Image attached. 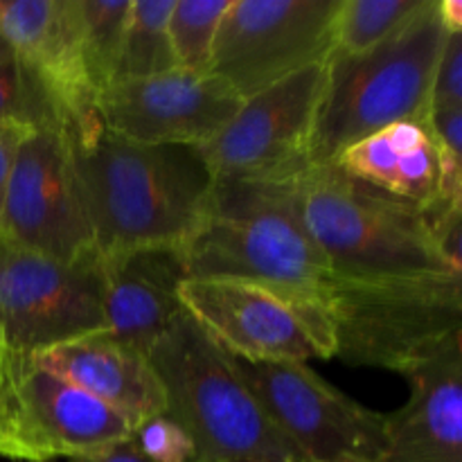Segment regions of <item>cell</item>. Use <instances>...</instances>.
<instances>
[{
    "label": "cell",
    "instance_id": "ffe728a7",
    "mask_svg": "<svg viewBox=\"0 0 462 462\" xmlns=\"http://www.w3.org/2000/svg\"><path fill=\"white\" fill-rule=\"evenodd\" d=\"M75 117L57 86L32 63L14 57L0 66V122L27 129H66Z\"/></svg>",
    "mask_w": 462,
    "mask_h": 462
},
{
    "label": "cell",
    "instance_id": "9a60e30c",
    "mask_svg": "<svg viewBox=\"0 0 462 462\" xmlns=\"http://www.w3.org/2000/svg\"><path fill=\"white\" fill-rule=\"evenodd\" d=\"M346 174L420 208L429 224L462 210V158L445 152L429 120H402L338 153Z\"/></svg>",
    "mask_w": 462,
    "mask_h": 462
},
{
    "label": "cell",
    "instance_id": "ac0fdd59",
    "mask_svg": "<svg viewBox=\"0 0 462 462\" xmlns=\"http://www.w3.org/2000/svg\"><path fill=\"white\" fill-rule=\"evenodd\" d=\"M30 361L97 397L131 427L165 413V393L147 355L106 332L68 341Z\"/></svg>",
    "mask_w": 462,
    "mask_h": 462
},
{
    "label": "cell",
    "instance_id": "30bf717a",
    "mask_svg": "<svg viewBox=\"0 0 462 462\" xmlns=\"http://www.w3.org/2000/svg\"><path fill=\"white\" fill-rule=\"evenodd\" d=\"M183 310L228 355L246 361L332 359L328 307L298 305L260 284L226 278H185Z\"/></svg>",
    "mask_w": 462,
    "mask_h": 462
},
{
    "label": "cell",
    "instance_id": "ba28073f",
    "mask_svg": "<svg viewBox=\"0 0 462 462\" xmlns=\"http://www.w3.org/2000/svg\"><path fill=\"white\" fill-rule=\"evenodd\" d=\"M228 361L302 462L379 460L386 415L361 406L307 364L246 361L233 355Z\"/></svg>",
    "mask_w": 462,
    "mask_h": 462
},
{
    "label": "cell",
    "instance_id": "6da1fadb",
    "mask_svg": "<svg viewBox=\"0 0 462 462\" xmlns=\"http://www.w3.org/2000/svg\"><path fill=\"white\" fill-rule=\"evenodd\" d=\"M63 131L97 253L183 246L201 226L215 189L201 149L120 138L104 129L95 111Z\"/></svg>",
    "mask_w": 462,
    "mask_h": 462
},
{
    "label": "cell",
    "instance_id": "4fadbf2b",
    "mask_svg": "<svg viewBox=\"0 0 462 462\" xmlns=\"http://www.w3.org/2000/svg\"><path fill=\"white\" fill-rule=\"evenodd\" d=\"M131 427L120 413L41 370L32 361H16L12 370L7 424L0 456L18 462H54L99 454L129 440Z\"/></svg>",
    "mask_w": 462,
    "mask_h": 462
},
{
    "label": "cell",
    "instance_id": "d6986e66",
    "mask_svg": "<svg viewBox=\"0 0 462 462\" xmlns=\"http://www.w3.org/2000/svg\"><path fill=\"white\" fill-rule=\"evenodd\" d=\"M131 0H72L77 66L97 97L117 75Z\"/></svg>",
    "mask_w": 462,
    "mask_h": 462
},
{
    "label": "cell",
    "instance_id": "7a4b0ae2",
    "mask_svg": "<svg viewBox=\"0 0 462 462\" xmlns=\"http://www.w3.org/2000/svg\"><path fill=\"white\" fill-rule=\"evenodd\" d=\"M188 278L260 284L328 307V260L298 219L293 180H215L201 226L180 246Z\"/></svg>",
    "mask_w": 462,
    "mask_h": 462
},
{
    "label": "cell",
    "instance_id": "d4e9b609",
    "mask_svg": "<svg viewBox=\"0 0 462 462\" xmlns=\"http://www.w3.org/2000/svg\"><path fill=\"white\" fill-rule=\"evenodd\" d=\"M462 106V32L447 34L431 84L429 111Z\"/></svg>",
    "mask_w": 462,
    "mask_h": 462
},
{
    "label": "cell",
    "instance_id": "484cf974",
    "mask_svg": "<svg viewBox=\"0 0 462 462\" xmlns=\"http://www.w3.org/2000/svg\"><path fill=\"white\" fill-rule=\"evenodd\" d=\"M30 131L32 129L16 125V122H0V217H3L5 192H7L14 158H16V152L18 147H21L23 138H25Z\"/></svg>",
    "mask_w": 462,
    "mask_h": 462
},
{
    "label": "cell",
    "instance_id": "83f0119b",
    "mask_svg": "<svg viewBox=\"0 0 462 462\" xmlns=\"http://www.w3.org/2000/svg\"><path fill=\"white\" fill-rule=\"evenodd\" d=\"M16 361L9 359L0 347V447L5 438V424H7L9 413V397H12V370Z\"/></svg>",
    "mask_w": 462,
    "mask_h": 462
},
{
    "label": "cell",
    "instance_id": "603a6c76",
    "mask_svg": "<svg viewBox=\"0 0 462 462\" xmlns=\"http://www.w3.org/2000/svg\"><path fill=\"white\" fill-rule=\"evenodd\" d=\"M230 0H176L170 16V39L180 70L208 75L217 32Z\"/></svg>",
    "mask_w": 462,
    "mask_h": 462
},
{
    "label": "cell",
    "instance_id": "f1b7e54d",
    "mask_svg": "<svg viewBox=\"0 0 462 462\" xmlns=\"http://www.w3.org/2000/svg\"><path fill=\"white\" fill-rule=\"evenodd\" d=\"M438 16L447 34L462 32V3L460 0H438Z\"/></svg>",
    "mask_w": 462,
    "mask_h": 462
},
{
    "label": "cell",
    "instance_id": "5bb4252c",
    "mask_svg": "<svg viewBox=\"0 0 462 462\" xmlns=\"http://www.w3.org/2000/svg\"><path fill=\"white\" fill-rule=\"evenodd\" d=\"M242 102L219 77L176 68L111 81L95 97V113L104 129L134 143L203 147L237 116Z\"/></svg>",
    "mask_w": 462,
    "mask_h": 462
},
{
    "label": "cell",
    "instance_id": "4dcf8cb0",
    "mask_svg": "<svg viewBox=\"0 0 462 462\" xmlns=\"http://www.w3.org/2000/svg\"><path fill=\"white\" fill-rule=\"evenodd\" d=\"M233 462H293L289 458H242V460H233Z\"/></svg>",
    "mask_w": 462,
    "mask_h": 462
},
{
    "label": "cell",
    "instance_id": "4316f807",
    "mask_svg": "<svg viewBox=\"0 0 462 462\" xmlns=\"http://www.w3.org/2000/svg\"><path fill=\"white\" fill-rule=\"evenodd\" d=\"M68 462H149V460L144 458V456H140V451L135 449L134 442L125 440L108 447V449L99 451V454L84 456V458H72Z\"/></svg>",
    "mask_w": 462,
    "mask_h": 462
},
{
    "label": "cell",
    "instance_id": "277c9868",
    "mask_svg": "<svg viewBox=\"0 0 462 462\" xmlns=\"http://www.w3.org/2000/svg\"><path fill=\"white\" fill-rule=\"evenodd\" d=\"M447 30L438 0L397 34L359 54L332 50L310 140V165H329L355 143L402 120H424Z\"/></svg>",
    "mask_w": 462,
    "mask_h": 462
},
{
    "label": "cell",
    "instance_id": "2e32d148",
    "mask_svg": "<svg viewBox=\"0 0 462 462\" xmlns=\"http://www.w3.org/2000/svg\"><path fill=\"white\" fill-rule=\"evenodd\" d=\"M104 332L147 355L183 311L185 273L180 246H140L99 253Z\"/></svg>",
    "mask_w": 462,
    "mask_h": 462
},
{
    "label": "cell",
    "instance_id": "1f68e13d",
    "mask_svg": "<svg viewBox=\"0 0 462 462\" xmlns=\"http://www.w3.org/2000/svg\"><path fill=\"white\" fill-rule=\"evenodd\" d=\"M350 462H355V460H350Z\"/></svg>",
    "mask_w": 462,
    "mask_h": 462
},
{
    "label": "cell",
    "instance_id": "7c38bea8",
    "mask_svg": "<svg viewBox=\"0 0 462 462\" xmlns=\"http://www.w3.org/2000/svg\"><path fill=\"white\" fill-rule=\"evenodd\" d=\"M325 61L244 99L226 129L203 144L215 180H293L310 167V140Z\"/></svg>",
    "mask_w": 462,
    "mask_h": 462
},
{
    "label": "cell",
    "instance_id": "3957f363",
    "mask_svg": "<svg viewBox=\"0 0 462 462\" xmlns=\"http://www.w3.org/2000/svg\"><path fill=\"white\" fill-rule=\"evenodd\" d=\"M298 219L334 278L460 275L442 255L427 215L337 162L310 165L293 179Z\"/></svg>",
    "mask_w": 462,
    "mask_h": 462
},
{
    "label": "cell",
    "instance_id": "9c48e42d",
    "mask_svg": "<svg viewBox=\"0 0 462 462\" xmlns=\"http://www.w3.org/2000/svg\"><path fill=\"white\" fill-rule=\"evenodd\" d=\"M341 0H230L217 32L210 75L242 99L328 61Z\"/></svg>",
    "mask_w": 462,
    "mask_h": 462
},
{
    "label": "cell",
    "instance_id": "8992f818",
    "mask_svg": "<svg viewBox=\"0 0 462 462\" xmlns=\"http://www.w3.org/2000/svg\"><path fill=\"white\" fill-rule=\"evenodd\" d=\"M147 359L161 379L165 413L192 436L199 462H302L237 377L228 355L185 310L153 343Z\"/></svg>",
    "mask_w": 462,
    "mask_h": 462
},
{
    "label": "cell",
    "instance_id": "8fae6325",
    "mask_svg": "<svg viewBox=\"0 0 462 462\" xmlns=\"http://www.w3.org/2000/svg\"><path fill=\"white\" fill-rule=\"evenodd\" d=\"M0 235L63 264L97 255L63 129H34L23 138L5 192Z\"/></svg>",
    "mask_w": 462,
    "mask_h": 462
},
{
    "label": "cell",
    "instance_id": "cb8c5ba5",
    "mask_svg": "<svg viewBox=\"0 0 462 462\" xmlns=\"http://www.w3.org/2000/svg\"><path fill=\"white\" fill-rule=\"evenodd\" d=\"M129 440L149 462H199L192 436L167 413L135 424Z\"/></svg>",
    "mask_w": 462,
    "mask_h": 462
},
{
    "label": "cell",
    "instance_id": "f546056e",
    "mask_svg": "<svg viewBox=\"0 0 462 462\" xmlns=\"http://www.w3.org/2000/svg\"><path fill=\"white\" fill-rule=\"evenodd\" d=\"M14 57H16V54H14L12 45H9L7 41H5L3 36H0V66H3V63H7L9 59H14Z\"/></svg>",
    "mask_w": 462,
    "mask_h": 462
},
{
    "label": "cell",
    "instance_id": "e0dca14e",
    "mask_svg": "<svg viewBox=\"0 0 462 462\" xmlns=\"http://www.w3.org/2000/svg\"><path fill=\"white\" fill-rule=\"evenodd\" d=\"M404 377L411 397L386 415L377 462H462V347Z\"/></svg>",
    "mask_w": 462,
    "mask_h": 462
},
{
    "label": "cell",
    "instance_id": "5b68a950",
    "mask_svg": "<svg viewBox=\"0 0 462 462\" xmlns=\"http://www.w3.org/2000/svg\"><path fill=\"white\" fill-rule=\"evenodd\" d=\"M328 316L334 356L343 364L409 374L462 347V278L332 275Z\"/></svg>",
    "mask_w": 462,
    "mask_h": 462
},
{
    "label": "cell",
    "instance_id": "44dd1931",
    "mask_svg": "<svg viewBox=\"0 0 462 462\" xmlns=\"http://www.w3.org/2000/svg\"><path fill=\"white\" fill-rule=\"evenodd\" d=\"M174 3L176 0H131L116 79H140L179 68L170 39Z\"/></svg>",
    "mask_w": 462,
    "mask_h": 462
},
{
    "label": "cell",
    "instance_id": "7402d4cb",
    "mask_svg": "<svg viewBox=\"0 0 462 462\" xmlns=\"http://www.w3.org/2000/svg\"><path fill=\"white\" fill-rule=\"evenodd\" d=\"M429 0H341L334 21V50L359 54L409 25Z\"/></svg>",
    "mask_w": 462,
    "mask_h": 462
},
{
    "label": "cell",
    "instance_id": "52a82bcc",
    "mask_svg": "<svg viewBox=\"0 0 462 462\" xmlns=\"http://www.w3.org/2000/svg\"><path fill=\"white\" fill-rule=\"evenodd\" d=\"M97 257L63 264L0 235V347L9 359L104 332Z\"/></svg>",
    "mask_w": 462,
    "mask_h": 462
}]
</instances>
